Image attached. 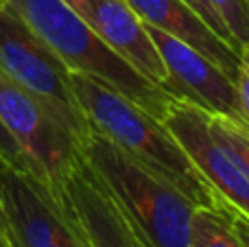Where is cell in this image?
I'll list each match as a JSON object with an SVG mask.
<instances>
[{"instance_id":"obj_12","label":"cell","mask_w":249,"mask_h":247,"mask_svg":"<svg viewBox=\"0 0 249 247\" xmlns=\"http://www.w3.org/2000/svg\"><path fill=\"white\" fill-rule=\"evenodd\" d=\"M190 247H243L225 206H195L190 217Z\"/></svg>"},{"instance_id":"obj_14","label":"cell","mask_w":249,"mask_h":247,"mask_svg":"<svg viewBox=\"0 0 249 247\" xmlns=\"http://www.w3.org/2000/svg\"><path fill=\"white\" fill-rule=\"evenodd\" d=\"M208 2L223 22L238 53V48L249 42V0H208Z\"/></svg>"},{"instance_id":"obj_15","label":"cell","mask_w":249,"mask_h":247,"mask_svg":"<svg viewBox=\"0 0 249 247\" xmlns=\"http://www.w3.org/2000/svg\"><path fill=\"white\" fill-rule=\"evenodd\" d=\"M238 96V109H241V123L249 127V42L238 48V66L234 74Z\"/></svg>"},{"instance_id":"obj_16","label":"cell","mask_w":249,"mask_h":247,"mask_svg":"<svg viewBox=\"0 0 249 247\" xmlns=\"http://www.w3.org/2000/svg\"><path fill=\"white\" fill-rule=\"evenodd\" d=\"M0 162L7 166H11V169L16 171H22V173H29L33 175V169H31L29 160H26V156L22 153V149L18 147V142L11 138V134L7 131V127L2 125V121H0ZM35 177V175H33ZM37 179V177H35Z\"/></svg>"},{"instance_id":"obj_19","label":"cell","mask_w":249,"mask_h":247,"mask_svg":"<svg viewBox=\"0 0 249 247\" xmlns=\"http://www.w3.org/2000/svg\"><path fill=\"white\" fill-rule=\"evenodd\" d=\"M0 239H2V217H0Z\"/></svg>"},{"instance_id":"obj_7","label":"cell","mask_w":249,"mask_h":247,"mask_svg":"<svg viewBox=\"0 0 249 247\" xmlns=\"http://www.w3.org/2000/svg\"><path fill=\"white\" fill-rule=\"evenodd\" d=\"M162 123L188 153L199 173L219 193L223 206L249 217V177L216 142L210 127V114L190 101L175 99L164 112Z\"/></svg>"},{"instance_id":"obj_17","label":"cell","mask_w":249,"mask_h":247,"mask_svg":"<svg viewBox=\"0 0 249 247\" xmlns=\"http://www.w3.org/2000/svg\"><path fill=\"white\" fill-rule=\"evenodd\" d=\"M181 2H186L190 9H193L195 13H197L199 18H201L203 22H206L208 26H210L212 31H214L216 35H219L221 39H225V42L230 44V46L234 48V44H232V37H230V33L225 31V26H223V22L219 20V16H216L214 11H212V7H210V2L208 0H181ZM236 51V48H234Z\"/></svg>"},{"instance_id":"obj_10","label":"cell","mask_w":249,"mask_h":247,"mask_svg":"<svg viewBox=\"0 0 249 247\" xmlns=\"http://www.w3.org/2000/svg\"><path fill=\"white\" fill-rule=\"evenodd\" d=\"M109 48L142 72L149 81L171 92V79L164 68L146 26L127 0H64Z\"/></svg>"},{"instance_id":"obj_21","label":"cell","mask_w":249,"mask_h":247,"mask_svg":"<svg viewBox=\"0 0 249 247\" xmlns=\"http://www.w3.org/2000/svg\"><path fill=\"white\" fill-rule=\"evenodd\" d=\"M4 4H7V0H0V7H4Z\"/></svg>"},{"instance_id":"obj_11","label":"cell","mask_w":249,"mask_h":247,"mask_svg":"<svg viewBox=\"0 0 249 247\" xmlns=\"http://www.w3.org/2000/svg\"><path fill=\"white\" fill-rule=\"evenodd\" d=\"M136 16L146 26L162 31L193 46L203 57L214 61L221 70L234 77L238 66V53L221 39L193 9L181 0H127Z\"/></svg>"},{"instance_id":"obj_4","label":"cell","mask_w":249,"mask_h":247,"mask_svg":"<svg viewBox=\"0 0 249 247\" xmlns=\"http://www.w3.org/2000/svg\"><path fill=\"white\" fill-rule=\"evenodd\" d=\"M0 70L33 94L81 144L94 134L72 90L70 70L9 4L0 7Z\"/></svg>"},{"instance_id":"obj_18","label":"cell","mask_w":249,"mask_h":247,"mask_svg":"<svg viewBox=\"0 0 249 247\" xmlns=\"http://www.w3.org/2000/svg\"><path fill=\"white\" fill-rule=\"evenodd\" d=\"M225 208H228L230 221H232V226H234V230H236L243 247H249V217H245V214L238 212V210L230 208V206H225Z\"/></svg>"},{"instance_id":"obj_13","label":"cell","mask_w":249,"mask_h":247,"mask_svg":"<svg viewBox=\"0 0 249 247\" xmlns=\"http://www.w3.org/2000/svg\"><path fill=\"white\" fill-rule=\"evenodd\" d=\"M210 127L216 142L234 158V162L249 177V127L241 121H232V118L225 116H212V114Z\"/></svg>"},{"instance_id":"obj_3","label":"cell","mask_w":249,"mask_h":247,"mask_svg":"<svg viewBox=\"0 0 249 247\" xmlns=\"http://www.w3.org/2000/svg\"><path fill=\"white\" fill-rule=\"evenodd\" d=\"M83 158L149 247H190L195 204L188 197L136 164L96 131L83 144Z\"/></svg>"},{"instance_id":"obj_2","label":"cell","mask_w":249,"mask_h":247,"mask_svg":"<svg viewBox=\"0 0 249 247\" xmlns=\"http://www.w3.org/2000/svg\"><path fill=\"white\" fill-rule=\"evenodd\" d=\"M7 4L70 72L101 81L158 121L175 101L109 48L64 0H7Z\"/></svg>"},{"instance_id":"obj_1","label":"cell","mask_w":249,"mask_h":247,"mask_svg":"<svg viewBox=\"0 0 249 247\" xmlns=\"http://www.w3.org/2000/svg\"><path fill=\"white\" fill-rule=\"evenodd\" d=\"M70 83L96 134L107 138L142 169L175 186L195 206H223L219 193L197 171L162 121L90 77L70 72Z\"/></svg>"},{"instance_id":"obj_9","label":"cell","mask_w":249,"mask_h":247,"mask_svg":"<svg viewBox=\"0 0 249 247\" xmlns=\"http://www.w3.org/2000/svg\"><path fill=\"white\" fill-rule=\"evenodd\" d=\"M146 33L153 39L160 59L168 72L171 92L175 99L190 101L212 116L241 121L234 77H230L214 61L203 57L181 39L162 33L153 26H146Z\"/></svg>"},{"instance_id":"obj_20","label":"cell","mask_w":249,"mask_h":247,"mask_svg":"<svg viewBox=\"0 0 249 247\" xmlns=\"http://www.w3.org/2000/svg\"><path fill=\"white\" fill-rule=\"evenodd\" d=\"M0 247H7V243H4V236L0 239Z\"/></svg>"},{"instance_id":"obj_8","label":"cell","mask_w":249,"mask_h":247,"mask_svg":"<svg viewBox=\"0 0 249 247\" xmlns=\"http://www.w3.org/2000/svg\"><path fill=\"white\" fill-rule=\"evenodd\" d=\"M88 247H149L83 158L53 193Z\"/></svg>"},{"instance_id":"obj_6","label":"cell","mask_w":249,"mask_h":247,"mask_svg":"<svg viewBox=\"0 0 249 247\" xmlns=\"http://www.w3.org/2000/svg\"><path fill=\"white\" fill-rule=\"evenodd\" d=\"M0 217L7 247H88L53 193L0 162Z\"/></svg>"},{"instance_id":"obj_5","label":"cell","mask_w":249,"mask_h":247,"mask_svg":"<svg viewBox=\"0 0 249 247\" xmlns=\"http://www.w3.org/2000/svg\"><path fill=\"white\" fill-rule=\"evenodd\" d=\"M0 121L26 156L33 175L55 193L83 160V144L26 90L0 70Z\"/></svg>"}]
</instances>
